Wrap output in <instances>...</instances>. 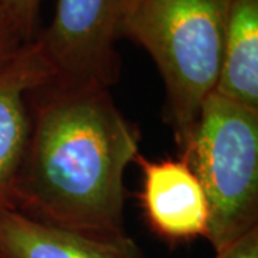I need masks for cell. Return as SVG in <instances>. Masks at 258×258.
Segmentation results:
<instances>
[{
	"label": "cell",
	"instance_id": "6da1fadb",
	"mask_svg": "<svg viewBox=\"0 0 258 258\" xmlns=\"http://www.w3.org/2000/svg\"><path fill=\"white\" fill-rule=\"evenodd\" d=\"M30 131L16 210L35 221L96 237L125 235V174L141 129L111 89L50 78L28 95Z\"/></svg>",
	"mask_w": 258,
	"mask_h": 258
},
{
	"label": "cell",
	"instance_id": "7a4b0ae2",
	"mask_svg": "<svg viewBox=\"0 0 258 258\" xmlns=\"http://www.w3.org/2000/svg\"><path fill=\"white\" fill-rule=\"evenodd\" d=\"M231 0H128L120 33L152 57L165 88L164 120L179 152L215 91Z\"/></svg>",
	"mask_w": 258,
	"mask_h": 258
},
{
	"label": "cell",
	"instance_id": "3957f363",
	"mask_svg": "<svg viewBox=\"0 0 258 258\" xmlns=\"http://www.w3.org/2000/svg\"><path fill=\"white\" fill-rule=\"evenodd\" d=\"M179 155L188 159L208 197L207 240L214 252L258 228V109L212 92Z\"/></svg>",
	"mask_w": 258,
	"mask_h": 258
},
{
	"label": "cell",
	"instance_id": "277c9868",
	"mask_svg": "<svg viewBox=\"0 0 258 258\" xmlns=\"http://www.w3.org/2000/svg\"><path fill=\"white\" fill-rule=\"evenodd\" d=\"M128 0H57L36 40L62 82L111 89L120 75L116 43Z\"/></svg>",
	"mask_w": 258,
	"mask_h": 258
},
{
	"label": "cell",
	"instance_id": "5b68a950",
	"mask_svg": "<svg viewBox=\"0 0 258 258\" xmlns=\"http://www.w3.org/2000/svg\"><path fill=\"white\" fill-rule=\"evenodd\" d=\"M142 172L138 194L148 228L168 244H185L208 237L211 207L203 184L184 157L149 159L139 152Z\"/></svg>",
	"mask_w": 258,
	"mask_h": 258
},
{
	"label": "cell",
	"instance_id": "8992f818",
	"mask_svg": "<svg viewBox=\"0 0 258 258\" xmlns=\"http://www.w3.org/2000/svg\"><path fill=\"white\" fill-rule=\"evenodd\" d=\"M53 76L36 39L0 74V210H16V186L30 131L28 95Z\"/></svg>",
	"mask_w": 258,
	"mask_h": 258
},
{
	"label": "cell",
	"instance_id": "52a82bcc",
	"mask_svg": "<svg viewBox=\"0 0 258 258\" xmlns=\"http://www.w3.org/2000/svg\"><path fill=\"white\" fill-rule=\"evenodd\" d=\"M0 258H145L128 234L96 237L0 210Z\"/></svg>",
	"mask_w": 258,
	"mask_h": 258
},
{
	"label": "cell",
	"instance_id": "ba28073f",
	"mask_svg": "<svg viewBox=\"0 0 258 258\" xmlns=\"http://www.w3.org/2000/svg\"><path fill=\"white\" fill-rule=\"evenodd\" d=\"M214 92L258 109V0H231Z\"/></svg>",
	"mask_w": 258,
	"mask_h": 258
},
{
	"label": "cell",
	"instance_id": "9c48e42d",
	"mask_svg": "<svg viewBox=\"0 0 258 258\" xmlns=\"http://www.w3.org/2000/svg\"><path fill=\"white\" fill-rule=\"evenodd\" d=\"M0 5L13 19L26 43L36 39L42 0H0Z\"/></svg>",
	"mask_w": 258,
	"mask_h": 258
},
{
	"label": "cell",
	"instance_id": "30bf717a",
	"mask_svg": "<svg viewBox=\"0 0 258 258\" xmlns=\"http://www.w3.org/2000/svg\"><path fill=\"white\" fill-rule=\"evenodd\" d=\"M26 45L16 23L0 5V74L9 66Z\"/></svg>",
	"mask_w": 258,
	"mask_h": 258
},
{
	"label": "cell",
	"instance_id": "8fae6325",
	"mask_svg": "<svg viewBox=\"0 0 258 258\" xmlns=\"http://www.w3.org/2000/svg\"><path fill=\"white\" fill-rule=\"evenodd\" d=\"M212 258H258V228L249 231L230 247L215 252Z\"/></svg>",
	"mask_w": 258,
	"mask_h": 258
}]
</instances>
